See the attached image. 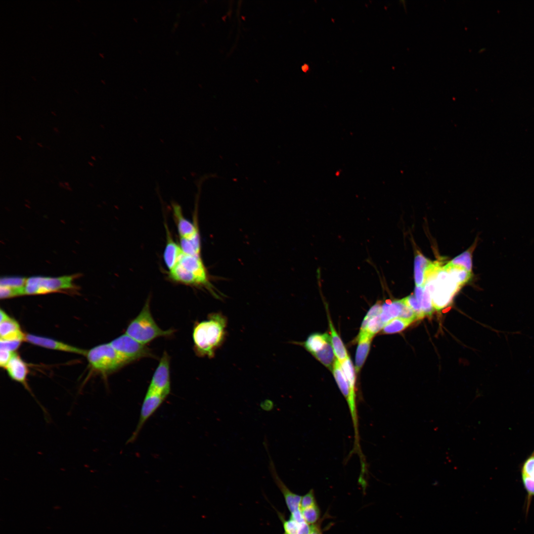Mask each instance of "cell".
<instances>
[{
    "label": "cell",
    "mask_w": 534,
    "mask_h": 534,
    "mask_svg": "<svg viewBox=\"0 0 534 534\" xmlns=\"http://www.w3.org/2000/svg\"><path fill=\"white\" fill-rule=\"evenodd\" d=\"M228 321L222 312H213L207 320L197 322L194 326L192 337L194 350L200 357L213 358L217 350L225 342Z\"/></svg>",
    "instance_id": "1"
},
{
    "label": "cell",
    "mask_w": 534,
    "mask_h": 534,
    "mask_svg": "<svg viewBox=\"0 0 534 534\" xmlns=\"http://www.w3.org/2000/svg\"><path fill=\"white\" fill-rule=\"evenodd\" d=\"M174 332L172 329H161L156 323L150 311L149 297L139 314L128 325L125 333L146 345L157 338L170 336Z\"/></svg>",
    "instance_id": "2"
},
{
    "label": "cell",
    "mask_w": 534,
    "mask_h": 534,
    "mask_svg": "<svg viewBox=\"0 0 534 534\" xmlns=\"http://www.w3.org/2000/svg\"><path fill=\"white\" fill-rule=\"evenodd\" d=\"M425 285L429 287L433 306L438 310L449 304L461 287L442 266L428 277Z\"/></svg>",
    "instance_id": "3"
},
{
    "label": "cell",
    "mask_w": 534,
    "mask_h": 534,
    "mask_svg": "<svg viewBox=\"0 0 534 534\" xmlns=\"http://www.w3.org/2000/svg\"><path fill=\"white\" fill-rule=\"evenodd\" d=\"M91 368L103 375L110 374L128 364L109 343L97 345L86 355Z\"/></svg>",
    "instance_id": "4"
},
{
    "label": "cell",
    "mask_w": 534,
    "mask_h": 534,
    "mask_svg": "<svg viewBox=\"0 0 534 534\" xmlns=\"http://www.w3.org/2000/svg\"><path fill=\"white\" fill-rule=\"evenodd\" d=\"M73 276H33L27 278L24 286L25 294L37 295L71 289L74 287Z\"/></svg>",
    "instance_id": "5"
},
{
    "label": "cell",
    "mask_w": 534,
    "mask_h": 534,
    "mask_svg": "<svg viewBox=\"0 0 534 534\" xmlns=\"http://www.w3.org/2000/svg\"><path fill=\"white\" fill-rule=\"evenodd\" d=\"M109 343L128 364L143 357L154 356L146 345L138 342L126 333Z\"/></svg>",
    "instance_id": "6"
},
{
    "label": "cell",
    "mask_w": 534,
    "mask_h": 534,
    "mask_svg": "<svg viewBox=\"0 0 534 534\" xmlns=\"http://www.w3.org/2000/svg\"><path fill=\"white\" fill-rule=\"evenodd\" d=\"M167 397L157 392L147 389L143 399L135 429L127 443H132L136 439L141 430L148 419L156 412Z\"/></svg>",
    "instance_id": "7"
},
{
    "label": "cell",
    "mask_w": 534,
    "mask_h": 534,
    "mask_svg": "<svg viewBox=\"0 0 534 534\" xmlns=\"http://www.w3.org/2000/svg\"><path fill=\"white\" fill-rule=\"evenodd\" d=\"M170 361L169 356L164 352L148 388L166 397L171 391Z\"/></svg>",
    "instance_id": "8"
},
{
    "label": "cell",
    "mask_w": 534,
    "mask_h": 534,
    "mask_svg": "<svg viewBox=\"0 0 534 534\" xmlns=\"http://www.w3.org/2000/svg\"><path fill=\"white\" fill-rule=\"evenodd\" d=\"M267 443V439L265 438L263 445L268 457V469L270 475L274 483L282 492L286 506L290 513H292L295 511L300 510V502L302 496L295 493L290 490L279 477L274 463L269 453Z\"/></svg>",
    "instance_id": "9"
},
{
    "label": "cell",
    "mask_w": 534,
    "mask_h": 534,
    "mask_svg": "<svg viewBox=\"0 0 534 534\" xmlns=\"http://www.w3.org/2000/svg\"><path fill=\"white\" fill-rule=\"evenodd\" d=\"M25 341L43 348L86 356L87 351L57 341L32 334L25 335Z\"/></svg>",
    "instance_id": "10"
},
{
    "label": "cell",
    "mask_w": 534,
    "mask_h": 534,
    "mask_svg": "<svg viewBox=\"0 0 534 534\" xmlns=\"http://www.w3.org/2000/svg\"><path fill=\"white\" fill-rule=\"evenodd\" d=\"M4 368L12 380L22 384L34 397L27 383L28 366L18 354L14 353Z\"/></svg>",
    "instance_id": "11"
},
{
    "label": "cell",
    "mask_w": 534,
    "mask_h": 534,
    "mask_svg": "<svg viewBox=\"0 0 534 534\" xmlns=\"http://www.w3.org/2000/svg\"><path fill=\"white\" fill-rule=\"evenodd\" d=\"M521 479L527 492L526 512L529 511L534 497V451L523 462L521 467Z\"/></svg>",
    "instance_id": "12"
},
{
    "label": "cell",
    "mask_w": 534,
    "mask_h": 534,
    "mask_svg": "<svg viewBox=\"0 0 534 534\" xmlns=\"http://www.w3.org/2000/svg\"><path fill=\"white\" fill-rule=\"evenodd\" d=\"M173 213L180 237L191 239L199 234L197 223L191 222L183 215L179 205L172 204Z\"/></svg>",
    "instance_id": "13"
},
{
    "label": "cell",
    "mask_w": 534,
    "mask_h": 534,
    "mask_svg": "<svg viewBox=\"0 0 534 534\" xmlns=\"http://www.w3.org/2000/svg\"><path fill=\"white\" fill-rule=\"evenodd\" d=\"M167 234V242L163 254L164 263L169 270L173 269L178 263L183 252L179 245L176 243L171 234L165 225Z\"/></svg>",
    "instance_id": "14"
},
{
    "label": "cell",
    "mask_w": 534,
    "mask_h": 534,
    "mask_svg": "<svg viewBox=\"0 0 534 534\" xmlns=\"http://www.w3.org/2000/svg\"><path fill=\"white\" fill-rule=\"evenodd\" d=\"M0 340H25V335L22 331L19 324L9 317L0 323Z\"/></svg>",
    "instance_id": "15"
},
{
    "label": "cell",
    "mask_w": 534,
    "mask_h": 534,
    "mask_svg": "<svg viewBox=\"0 0 534 534\" xmlns=\"http://www.w3.org/2000/svg\"><path fill=\"white\" fill-rule=\"evenodd\" d=\"M358 345L356 355V370L358 372L363 366L368 354L373 337L364 332H359Z\"/></svg>",
    "instance_id": "16"
},
{
    "label": "cell",
    "mask_w": 534,
    "mask_h": 534,
    "mask_svg": "<svg viewBox=\"0 0 534 534\" xmlns=\"http://www.w3.org/2000/svg\"><path fill=\"white\" fill-rule=\"evenodd\" d=\"M331 342V337L327 333H315L310 335L303 345L313 356L321 350Z\"/></svg>",
    "instance_id": "17"
},
{
    "label": "cell",
    "mask_w": 534,
    "mask_h": 534,
    "mask_svg": "<svg viewBox=\"0 0 534 534\" xmlns=\"http://www.w3.org/2000/svg\"><path fill=\"white\" fill-rule=\"evenodd\" d=\"M432 262L426 258L421 254L416 255L414 259V279L416 286H424L425 285V274Z\"/></svg>",
    "instance_id": "18"
},
{
    "label": "cell",
    "mask_w": 534,
    "mask_h": 534,
    "mask_svg": "<svg viewBox=\"0 0 534 534\" xmlns=\"http://www.w3.org/2000/svg\"><path fill=\"white\" fill-rule=\"evenodd\" d=\"M404 304L402 300L393 302L386 301L382 306V311L380 316L381 321L385 324L391 320L399 317Z\"/></svg>",
    "instance_id": "19"
},
{
    "label": "cell",
    "mask_w": 534,
    "mask_h": 534,
    "mask_svg": "<svg viewBox=\"0 0 534 534\" xmlns=\"http://www.w3.org/2000/svg\"><path fill=\"white\" fill-rule=\"evenodd\" d=\"M329 325L331 333V342L334 353L337 359L339 362H341L348 357V355L341 338L335 330L329 317Z\"/></svg>",
    "instance_id": "20"
},
{
    "label": "cell",
    "mask_w": 534,
    "mask_h": 534,
    "mask_svg": "<svg viewBox=\"0 0 534 534\" xmlns=\"http://www.w3.org/2000/svg\"><path fill=\"white\" fill-rule=\"evenodd\" d=\"M443 267L449 272L460 286L467 283L471 277V272L462 267L447 264Z\"/></svg>",
    "instance_id": "21"
},
{
    "label": "cell",
    "mask_w": 534,
    "mask_h": 534,
    "mask_svg": "<svg viewBox=\"0 0 534 534\" xmlns=\"http://www.w3.org/2000/svg\"><path fill=\"white\" fill-rule=\"evenodd\" d=\"M334 353L331 342L328 343L319 352L313 355L325 366L332 369L334 362Z\"/></svg>",
    "instance_id": "22"
},
{
    "label": "cell",
    "mask_w": 534,
    "mask_h": 534,
    "mask_svg": "<svg viewBox=\"0 0 534 534\" xmlns=\"http://www.w3.org/2000/svg\"><path fill=\"white\" fill-rule=\"evenodd\" d=\"M412 322V321L408 319L400 317L395 318L384 325L382 329V333L393 334L400 332Z\"/></svg>",
    "instance_id": "23"
},
{
    "label": "cell",
    "mask_w": 534,
    "mask_h": 534,
    "mask_svg": "<svg viewBox=\"0 0 534 534\" xmlns=\"http://www.w3.org/2000/svg\"><path fill=\"white\" fill-rule=\"evenodd\" d=\"M473 246L474 245L471 247V249H469L468 250L465 251L453 259L447 264L450 265L462 267L467 270L471 272L472 267V251L474 249Z\"/></svg>",
    "instance_id": "24"
},
{
    "label": "cell",
    "mask_w": 534,
    "mask_h": 534,
    "mask_svg": "<svg viewBox=\"0 0 534 534\" xmlns=\"http://www.w3.org/2000/svg\"><path fill=\"white\" fill-rule=\"evenodd\" d=\"M301 510L305 522L310 525L316 524L320 518V511L317 504Z\"/></svg>",
    "instance_id": "25"
},
{
    "label": "cell",
    "mask_w": 534,
    "mask_h": 534,
    "mask_svg": "<svg viewBox=\"0 0 534 534\" xmlns=\"http://www.w3.org/2000/svg\"><path fill=\"white\" fill-rule=\"evenodd\" d=\"M422 310L424 315L431 316L435 311L431 293L427 285H425L421 303Z\"/></svg>",
    "instance_id": "26"
},
{
    "label": "cell",
    "mask_w": 534,
    "mask_h": 534,
    "mask_svg": "<svg viewBox=\"0 0 534 534\" xmlns=\"http://www.w3.org/2000/svg\"><path fill=\"white\" fill-rule=\"evenodd\" d=\"M380 315L372 318L368 322L365 329L359 332H364L373 337L381 329H383L385 324L381 321Z\"/></svg>",
    "instance_id": "27"
},
{
    "label": "cell",
    "mask_w": 534,
    "mask_h": 534,
    "mask_svg": "<svg viewBox=\"0 0 534 534\" xmlns=\"http://www.w3.org/2000/svg\"><path fill=\"white\" fill-rule=\"evenodd\" d=\"M401 300L405 305L409 307L414 311L416 315L417 320L422 319L425 316L421 306L415 296L411 295Z\"/></svg>",
    "instance_id": "28"
},
{
    "label": "cell",
    "mask_w": 534,
    "mask_h": 534,
    "mask_svg": "<svg viewBox=\"0 0 534 534\" xmlns=\"http://www.w3.org/2000/svg\"><path fill=\"white\" fill-rule=\"evenodd\" d=\"M179 241V246L183 254L191 256L200 255V250L195 247L190 239L180 237Z\"/></svg>",
    "instance_id": "29"
},
{
    "label": "cell",
    "mask_w": 534,
    "mask_h": 534,
    "mask_svg": "<svg viewBox=\"0 0 534 534\" xmlns=\"http://www.w3.org/2000/svg\"><path fill=\"white\" fill-rule=\"evenodd\" d=\"M27 278L21 277H4L0 279V286L24 288Z\"/></svg>",
    "instance_id": "30"
},
{
    "label": "cell",
    "mask_w": 534,
    "mask_h": 534,
    "mask_svg": "<svg viewBox=\"0 0 534 534\" xmlns=\"http://www.w3.org/2000/svg\"><path fill=\"white\" fill-rule=\"evenodd\" d=\"M25 294L24 288H15L0 285V297L1 299H6Z\"/></svg>",
    "instance_id": "31"
},
{
    "label": "cell",
    "mask_w": 534,
    "mask_h": 534,
    "mask_svg": "<svg viewBox=\"0 0 534 534\" xmlns=\"http://www.w3.org/2000/svg\"><path fill=\"white\" fill-rule=\"evenodd\" d=\"M280 518L282 522L285 534H298L302 523L300 524L290 518L285 520L281 515Z\"/></svg>",
    "instance_id": "32"
},
{
    "label": "cell",
    "mask_w": 534,
    "mask_h": 534,
    "mask_svg": "<svg viewBox=\"0 0 534 534\" xmlns=\"http://www.w3.org/2000/svg\"><path fill=\"white\" fill-rule=\"evenodd\" d=\"M382 311V306L380 303H376L372 306L365 316L361 323L360 331H363L368 322L374 317L380 314Z\"/></svg>",
    "instance_id": "33"
},
{
    "label": "cell",
    "mask_w": 534,
    "mask_h": 534,
    "mask_svg": "<svg viewBox=\"0 0 534 534\" xmlns=\"http://www.w3.org/2000/svg\"><path fill=\"white\" fill-rule=\"evenodd\" d=\"M317 504L315 499L314 491L312 489L310 490L307 493L302 496L300 502L301 510L308 508Z\"/></svg>",
    "instance_id": "34"
},
{
    "label": "cell",
    "mask_w": 534,
    "mask_h": 534,
    "mask_svg": "<svg viewBox=\"0 0 534 534\" xmlns=\"http://www.w3.org/2000/svg\"><path fill=\"white\" fill-rule=\"evenodd\" d=\"M21 341L0 340V349H5L13 352L20 346Z\"/></svg>",
    "instance_id": "35"
},
{
    "label": "cell",
    "mask_w": 534,
    "mask_h": 534,
    "mask_svg": "<svg viewBox=\"0 0 534 534\" xmlns=\"http://www.w3.org/2000/svg\"><path fill=\"white\" fill-rule=\"evenodd\" d=\"M15 352L5 349H0V366L5 368Z\"/></svg>",
    "instance_id": "36"
},
{
    "label": "cell",
    "mask_w": 534,
    "mask_h": 534,
    "mask_svg": "<svg viewBox=\"0 0 534 534\" xmlns=\"http://www.w3.org/2000/svg\"><path fill=\"white\" fill-rule=\"evenodd\" d=\"M424 286H416L415 289V296L421 305V301L422 299V296L424 290Z\"/></svg>",
    "instance_id": "37"
},
{
    "label": "cell",
    "mask_w": 534,
    "mask_h": 534,
    "mask_svg": "<svg viewBox=\"0 0 534 534\" xmlns=\"http://www.w3.org/2000/svg\"><path fill=\"white\" fill-rule=\"evenodd\" d=\"M260 406L264 410L269 411L273 409V403L270 400H266L261 402Z\"/></svg>",
    "instance_id": "38"
},
{
    "label": "cell",
    "mask_w": 534,
    "mask_h": 534,
    "mask_svg": "<svg viewBox=\"0 0 534 534\" xmlns=\"http://www.w3.org/2000/svg\"><path fill=\"white\" fill-rule=\"evenodd\" d=\"M309 534H323L319 525L316 523L311 525Z\"/></svg>",
    "instance_id": "39"
},
{
    "label": "cell",
    "mask_w": 534,
    "mask_h": 534,
    "mask_svg": "<svg viewBox=\"0 0 534 534\" xmlns=\"http://www.w3.org/2000/svg\"><path fill=\"white\" fill-rule=\"evenodd\" d=\"M0 322H2V321H4V320H6V319H7V318H9V317H10V316H9V315H8V314H7V313H6V312H5L4 311H3V310H2V309H0Z\"/></svg>",
    "instance_id": "40"
},
{
    "label": "cell",
    "mask_w": 534,
    "mask_h": 534,
    "mask_svg": "<svg viewBox=\"0 0 534 534\" xmlns=\"http://www.w3.org/2000/svg\"></svg>",
    "instance_id": "41"
}]
</instances>
